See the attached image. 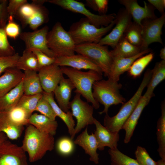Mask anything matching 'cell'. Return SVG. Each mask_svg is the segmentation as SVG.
<instances>
[{
	"label": "cell",
	"mask_w": 165,
	"mask_h": 165,
	"mask_svg": "<svg viewBox=\"0 0 165 165\" xmlns=\"http://www.w3.org/2000/svg\"><path fill=\"white\" fill-rule=\"evenodd\" d=\"M54 147L53 136L42 132L31 124L27 126L21 147L28 153L30 162L42 159L47 152L53 150Z\"/></svg>",
	"instance_id": "6da1fadb"
},
{
	"label": "cell",
	"mask_w": 165,
	"mask_h": 165,
	"mask_svg": "<svg viewBox=\"0 0 165 165\" xmlns=\"http://www.w3.org/2000/svg\"><path fill=\"white\" fill-rule=\"evenodd\" d=\"M60 67L63 74L68 76L74 85L75 92L80 94L87 102L91 103L94 108L98 109L100 105L93 97L92 86L95 82L102 79L103 74L92 70L83 72L67 67Z\"/></svg>",
	"instance_id": "7a4b0ae2"
},
{
	"label": "cell",
	"mask_w": 165,
	"mask_h": 165,
	"mask_svg": "<svg viewBox=\"0 0 165 165\" xmlns=\"http://www.w3.org/2000/svg\"><path fill=\"white\" fill-rule=\"evenodd\" d=\"M151 70L148 69L145 72L142 80L137 91L127 102L122 104L118 113L110 117L105 114L103 126L110 131L119 133L137 105L144 89L147 86L151 78Z\"/></svg>",
	"instance_id": "3957f363"
},
{
	"label": "cell",
	"mask_w": 165,
	"mask_h": 165,
	"mask_svg": "<svg viewBox=\"0 0 165 165\" xmlns=\"http://www.w3.org/2000/svg\"><path fill=\"white\" fill-rule=\"evenodd\" d=\"M122 85L111 79H101L95 82L92 86V95L94 99L104 106L99 114H108L109 107L112 105L123 104L125 98L120 94Z\"/></svg>",
	"instance_id": "277c9868"
},
{
	"label": "cell",
	"mask_w": 165,
	"mask_h": 165,
	"mask_svg": "<svg viewBox=\"0 0 165 165\" xmlns=\"http://www.w3.org/2000/svg\"><path fill=\"white\" fill-rule=\"evenodd\" d=\"M115 23V19L107 26L97 28L91 24L87 18H82L73 23L68 32L76 45L87 43H98L103 37L112 29Z\"/></svg>",
	"instance_id": "5b68a950"
},
{
	"label": "cell",
	"mask_w": 165,
	"mask_h": 165,
	"mask_svg": "<svg viewBox=\"0 0 165 165\" xmlns=\"http://www.w3.org/2000/svg\"><path fill=\"white\" fill-rule=\"evenodd\" d=\"M47 39L48 46L56 58L75 54L76 45L68 31L64 29L61 23H56L49 31Z\"/></svg>",
	"instance_id": "8992f818"
},
{
	"label": "cell",
	"mask_w": 165,
	"mask_h": 165,
	"mask_svg": "<svg viewBox=\"0 0 165 165\" xmlns=\"http://www.w3.org/2000/svg\"><path fill=\"white\" fill-rule=\"evenodd\" d=\"M75 52L95 64L101 69L104 76L108 78L113 60L108 46L99 43L81 44L76 45Z\"/></svg>",
	"instance_id": "52a82bcc"
},
{
	"label": "cell",
	"mask_w": 165,
	"mask_h": 165,
	"mask_svg": "<svg viewBox=\"0 0 165 165\" xmlns=\"http://www.w3.org/2000/svg\"><path fill=\"white\" fill-rule=\"evenodd\" d=\"M48 2L64 9L83 15L91 24L97 28L107 26L116 17L115 13L103 15L94 14L86 9L83 3L76 0H50Z\"/></svg>",
	"instance_id": "ba28073f"
},
{
	"label": "cell",
	"mask_w": 165,
	"mask_h": 165,
	"mask_svg": "<svg viewBox=\"0 0 165 165\" xmlns=\"http://www.w3.org/2000/svg\"><path fill=\"white\" fill-rule=\"evenodd\" d=\"M81 96L79 94L75 93L70 104V108L73 116L75 118L77 121L74 130L75 136L85 127L94 124L95 118L93 116V107L82 100Z\"/></svg>",
	"instance_id": "9c48e42d"
},
{
	"label": "cell",
	"mask_w": 165,
	"mask_h": 165,
	"mask_svg": "<svg viewBox=\"0 0 165 165\" xmlns=\"http://www.w3.org/2000/svg\"><path fill=\"white\" fill-rule=\"evenodd\" d=\"M165 22V13L159 18L146 19L142 21V43L141 48L142 51L148 49L149 45L153 42L163 44L161 36Z\"/></svg>",
	"instance_id": "30bf717a"
},
{
	"label": "cell",
	"mask_w": 165,
	"mask_h": 165,
	"mask_svg": "<svg viewBox=\"0 0 165 165\" xmlns=\"http://www.w3.org/2000/svg\"><path fill=\"white\" fill-rule=\"evenodd\" d=\"M49 29L48 27L46 25L32 32L21 33L20 37L24 42L25 49L38 50L50 57L56 58L47 45V36Z\"/></svg>",
	"instance_id": "8fae6325"
},
{
	"label": "cell",
	"mask_w": 165,
	"mask_h": 165,
	"mask_svg": "<svg viewBox=\"0 0 165 165\" xmlns=\"http://www.w3.org/2000/svg\"><path fill=\"white\" fill-rule=\"evenodd\" d=\"M132 19L131 16L125 8L120 9L116 15L115 27L98 43L110 46L113 49L123 37L126 30L132 21Z\"/></svg>",
	"instance_id": "7c38bea8"
},
{
	"label": "cell",
	"mask_w": 165,
	"mask_h": 165,
	"mask_svg": "<svg viewBox=\"0 0 165 165\" xmlns=\"http://www.w3.org/2000/svg\"><path fill=\"white\" fill-rule=\"evenodd\" d=\"M0 165H28L26 152L7 140L0 145Z\"/></svg>",
	"instance_id": "4fadbf2b"
},
{
	"label": "cell",
	"mask_w": 165,
	"mask_h": 165,
	"mask_svg": "<svg viewBox=\"0 0 165 165\" xmlns=\"http://www.w3.org/2000/svg\"><path fill=\"white\" fill-rule=\"evenodd\" d=\"M118 2L125 6L134 21L140 25H141V22L144 19L157 18L155 13V9L145 1H144L143 7L138 4L136 0H119Z\"/></svg>",
	"instance_id": "5bb4252c"
},
{
	"label": "cell",
	"mask_w": 165,
	"mask_h": 165,
	"mask_svg": "<svg viewBox=\"0 0 165 165\" xmlns=\"http://www.w3.org/2000/svg\"><path fill=\"white\" fill-rule=\"evenodd\" d=\"M44 92L53 93L63 76L61 67L55 64L42 68L38 72Z\"/></svg>",
	"instance_id": "9a60e30c"
},
{
	"label": "cell",
	"mask_w": 165,
	"mask_h": 165,
	"mask_svg": "<svg viewBox=\"0 0 165 165\" xmlns=\"http://www.w3.org/2000/svg\"><path fill=\"white\" fill-rule=\"evenodd\" d=\"M54 64L60 67H67L79 70H92L103 74L102 70L97 65L80 54L56 57Z\"/></svg>",
	"instance_id": "2e32d148"
},
{
	"label": "cell",
	"mask_w": 165,
	"mask_h": 165,
	"mask_svg": "<svg viewBox=\"0 0 165 165\" xmlns=\"http://www.w3.org/2000/svg\"><path fill=\"white\" fill-rule=\"evenodd\" d=\"M154 96L145 93L141 97L135 108L122 128V129L125 131L124 139V143H127L130 141L143 109Z\"/></svg>",
	"instance_id": "e0dca14e"
},
{
	"label": "cell",
	"mask_w": 165,
	"mask_h": 165,
	"mask_svg": "<svg viewBox=\"0 0 165 165\" xmlns=\"http://www.w3.org/2000/svg\"><path fill=\"white\" fill-rule=\"evenodd\" d=\"M94 124L96 127L94 134L97 141L98 149L102 151L105 147H108L111 149L117 148L119 139V133L110 131L95 118L94 119Z\"/></svg>",
	"instance_id": "ac0fdd59"
},
{
	"label": "cell",
	"mask_w": 165,
	"mask_h": 165,
	"mask_svg": "<svg viewBox=\"0 0 165 165\" xmlns=\"http://www.w3.org/2000/svg\"><path fill=\"white\" fill-rule=\"evenodd\" d=\"M75 144L79 145L84 150L85 153L90 156V160L96 164L99 163V154L97 152L98 144L94 134H89L87 126L85 130L76 138Z\"/></svg>",
	"instance_id": "d6986e66"
},
{
	"label": "cell",
	"mask_w": 165,
	"mask_h": 165,
	"mask_svg": "<svg viewBox=\"0 0 165 165\" xmlns=\"http://www.w3.org/2000/svg\"><path fill=\"white\" fill-rule=\"evenodd\" d=\"M75 87L68 78L62 77L53 93L57 105L64 112H68L70 108V100L72 91Z\"/></svg>",
	"instance_id": "ffe728a7"
},
{
	"label": "cell",
	"mask_w": 165,
	"mask_h": 165,
	"mask_svg": "<svg viewBox=\"0 0 165 165\" xmlns=\"http://www.w3.org/2000/svg\"><path fill=\"white\" fill-rule=\"evenodd\" d=\"M151 52L152 50L148 48L133 57L113 59V62L108 78L118 82L120 75L125 72L129 71L135 61L145 54Z\"/></svg>",
	"instance_id": "44dd1931"
},
{
	"label": "cell",
	"mask_w": 165,
	"mask_h": 165,
	"mask_svg": "<svg viewBox=\"0 0 165 165\" xmlns=\"http://www.w3.org/2000/svg\"><path fill=\"white\" fill-rule=\"evenodd\" d=\"M24 76V73L16 67L7 69L0 76V97L18 85Z\"/></svg>",
	"instance_id": "7402d4cb"
},
{
	"label": "cell",
	"mask_w": 165,
	"mask_h": 165,
	"mask_svg": "<svg viewBox=\"0 0 165 165\" xmlns=\"http://www.w3.org/2000/svg\"><path fill=\"white\" fill-rule=\"evenodd\" d=\"M43 95L51 105L54 112L57 116L59 117L64 122L67 126L68 132L73 139L74 135L75 127V122L71 112L68 111L66 112L63 111L55 102L53 93H42Z\"/></svg>",
	"instance_id": "603a6c76"
},
{
	"label": "cell",
	"mask_w": 165,
	"mask_h": 165,
	"mask_svg": "<svg viewBox=\"0 0 165 165\" xmlns=\"http://www.w3.org/2000/svg\"><path fill=\"white\" fill-rule=\"evenodd\" d=\"M29 123L39 131L53 136L56 134L58 126L56 120H52L44 115L37 113L32 114L31 116Z\"/></svg>",
	"instance_id": "cb8c5ba5"
},
{
	"label": "cell",
	"mask_w": 165,
	"mask_h": 165,
	"mask_svg": "<svg viewBox=\"0 0 165 165\" xmlns=\"http://www.w3.org/2000/svg\"><path fill=\"white\" fill-rule=\"evenodd\" d=\"M22 80L24 94L33 95L42 93V89L38 72L33 71H24Z\"/></svg>",
	"instance_id": "d4e9b609"
},
{
	"label": "cell",
	"mask_w": 165,
	"mask_h": 165,
	"mask_svg": "<svg viewBox=\"0 0 165 165\" xmlns=\"http://www.w3.org/2000/svg\"><path fill=\"white\" fill-rule=\"evenodd\" d=\"M142 51L122 37L112 50L110 51L112 59L129 57L135 56Z\"/></svg>",
	"instance_id": "484cf974"
},
{
	"label": "cell",
	"mask_w": 165,
	"mask_h": 165,
	"mask_svg": "<svg viewBox=\"0 0 165 165\" xmlns=\"http://www.w3.org/2000/svg\"><path fill=\"white\" fill-rule=\"evenodd\" d=\"M23 94L22 80L16 87L0 97V112L8 111L16 107Z\"/></svg>",
	"instance_id": "4316f807"
},
{
	"label": "cell",
	"mask_w": 165,
	"mask_h": 165,
	"mask_svg": "<svg viewBox=\"0 0 165 165\" xmlns=\"http://www.w3.org/2000/svg\"><path fill=\"white\" fill-rule=\"evenodd\" d=\"M24 128V126L13 123L4 111L0 112V133H4L11 140H16L20 137Z\"/></svg>",
	"instance_id": "83f0119b"
},
{
	"label": "cell",
	"mask_w": 165,
	"mask_h": 165,
	"mask_svg": "<svg viewBox=\"0 0 165 165\" xmlns=\"http://www.w3.org/2000/svg\"><path fill=\"white\" fill-rule=\"evenodd\" d=\"M161 115L157 122L156 136L158 145L157 151L161 159L165 160V101L161 105Z\"/></svg>",
	"instance_id": "f1b7e54d"
},
{
	"label": "cell",
	"mask_w": 165,
	"mask_h": 165,
	"mask_svg": "<svg viewBox=\"0 0 165 165\" xmlns=\"http://www.w3.org/2000/svg\"><path fill=\"white\" fill-rule=\"evenodd\" d=\"M165 79V60H161L157 62L151 70L150 80L147 86L145 93L154 96L153 93L155 88Z\"/></svg>",
	"instance_id": "f546056e"
},
{
	"label": "cell",
	"mask_w": 165,
	"mask_h": 165,
	"mask_svg": "<svg viewBox=\"0 0 165 165\" xmlns=\"http://www.w3.org/2000/svg\"><path fill=\"white\" fill-rule=\"evenodd\" d=\"M20 70L33 71L38 72L39 69L37 59L30 49H25L22 55L20 56L16 66Z\"/></svg>",
	"instance_id": "4dcf8cb0"
},
{
	"label": "cell",
	"mask_w": 165,
	"mask_h": 165,
	"mask_svg": "<svg viewBox=\"0 0 165 165\" xmlns=\"http://www.w3.org/2000/svg\"><path fill=\"white\" fill-rule=\"evenodd\" d=\"M123 37L132 45L141 48L142 43L141 25L132 21Z\"/></svg>",
	"instance_id": "1f68e13d"
},
{
	"label": "cell",
	"mask_w": 165,
	"mask_h": 165,
	"mask_svg": "<svg viewBox=\"0 0 165 165\" xmlns=\"http://www.w3.org/2000/svg\"><path fill=\"white\" fill-rule=\"evenodd\" d=\"M4 112L9 119L16 125L24 126L29 124L30 116L22 108L16 106L9 110Z\"/></svg>",
	"instance_id": "d6a6232c"
},
{
	"label": "cell",
	"mask_w": 165,
	"mask_h": 165,
	"mask_svg": "<svg viewBox=\"0 0 165 165\" xmlns=\"http://www.w3.org/2000/svg\"><path fill=\"white\" fill-rule=\"evenodd\" d=\"M154 55V53L151 52L137 59L133 63L128 71L129 75L134 78L139 76L153 59Z\"/></svg>",
	"instance_id": "836d02e7"
},
{
	"label": "cell",
	"mask_w": 165,
	"mask_h": 165,
	"mask_svg": "<svg viewBox=\"0 0 165 165\" xmlns=\"http://www.w3.org/2000/svg\"><path fill=\"white\" fill-rule=\"evenodd\" d=\"M49 11L43 5L39 6L36 11L27 23L30 28L35 31L49 20Z\"/></svg>",
	"instance_id": "e575fe53"
},
{
	"label": "cell",
	"mask_w": 165,
	"mask_h": 165,
	"mask_svg": "<svg viewBox=\"0 0 165 165\" xmlns=\"http://www.w3.org/2000/svg\"><path fill=\"white\" fill-rule=\"evenodd\" d=\"M42 96V93L33 95L23 94L16 106L24 108L30 116L35 111L38 102Z\"/></svg>",
	"instance_id": "d590c367"
},
{
	"label": "cell",
	"mask_w": 165,
	"mask_h": 165,
	"mask_svg": "<svg viewBox=\"0 0 165 165\" xmlns=\"http://www.w3.org/2000/svg\"><path fill=\"white\" fill-rule=\"evenodd\" d=\"M111 165H140L136 159L123 154L117 148L108 151Z\"/></svg>",
	"instance_id": "8d00e7d4"
},
{
	"label": "cell",
	"mask_w": 165,
	"mask_h": 165,
	"mask_svg": "<svg viewBox=\"0 0 165 165\" xmlns=\"http://www.w3.org/2000/svg\"><path fill=\"white\" fill-rule=\"evenodd\" d=\"M39 6L41 5L27 2L20 7L15 17L20 20L23 27L27 25L28 21L35 14Z\"/></svg>",
	"instance_id": "74e56055"
},
{
	"label": "cell",
	"mask_w": 165,
	"mask_h": 165,
	"mask_svg": "<svg viewBox=\"0 0 165 165\" xmlns=\"http://www.w3.org/2000/svg\"><path fill=\"white\" fill-rule=\"evenodd\" d=\"M7 22L0 23V57L12 56L15 53L14 48L10 44L5 31Z\"/></svg>",
	"instance_id": "f35d334b"
},
{
	"label": "cell",
	"mask_w": 165,
	"mask_h": 165,
	"mask_svg": "<svg viewBox=\"0 0 165 165\" xmlns=\"http://www.w3.org/2000/svg\"><path fill=\"white\" fill-rule=\"evenodd\" d=\"M56 148L58 153L63 156H67L72 154L75 149V143L71 138L63 137L57 141Z\"/></svg>",
	"instance_id": "ab89813d"
},
{
	"label": "cell",
	"mask_w": 165,
	"mask_h": 165,
	"mask_svg": "<svg viewBox=\"0 0 165 165\" xmlns=\"http://www.w3.org/2000/svg\"><path fill=\"white\" fill-rule=\"evenodd\" d=\"M35 111L40 112L52 120H56L57 117L51 105L43 95L39 101Z\"/></svg>",
	"instance_id": "60d3db41"
},
{
	"label": "cell",
	"mask_w": 165,
	"mask_h": 165,
	"mask_svg": "<svg viewBox=\"0 0 165 165\" xmlns=\"http://www.w3.org/2000/svg\"><path fill=\"white\" fill-rule=\"evenodd\" d=\"M136 160L140 165H157V162L150 156L144 147L138 146L135 152Z\"/></svg>",
	"instance_id": "b9f144b4"
},
{
	"label": "cell",
	"mask_w": 165,
	"mask_h": 165,
	"mask_svg": "<svg viewBox=\"0 0 165 165\" xmlns=\"http://www.w3.org/2000/svg\"><path fill=\"white\" fill-rule=\"evenodd\" d=\"M86 5L94 10L98 12L100 15L106 14L108 1V0H86Z\"/></svg>",
	"instance_id": "7bdbcfd3"
},
{
	"label": "cell",
	"mask_w": 165,
	"mask_h": 165,
	"mask_svg": "<svg viewBox=\"0 0 165 165\" xmlns=\"http://www.w3.org/2000/svg\"><path fill=\"white\" fill-rule=\"evenodd\" d=\"M20 56L17 53L11 56L0 57V75L9 68L16 67Z\"/></svg>",
	"instance_id": "ee69618b"
},
{
	"label": "cell",
	"mask_w": 165,
	"mask_h": 165,
	"mask_svg": "<svg viewBox=\"0 0 165 165\" xmlns=\"http://www.w3.org/2000/svg\"><path fill=\"white\" fill-rule=\"evenodd\" d=\"M37 59L39 69L54 64L55 58L49 57L41 51L35 49H31Z\"/></svg>",
	"instance_id": "f6af8a7d"
},
{
	"label": "cell",
	"mask_w": 165,
	"mask_h": 165,
	"mask_svg": "<svg viewBox=\"0 0 165 165\" xmlns=\"http://www.w3.org/2000/svg\"><path fill=\"white\" fill-rule=\"evenodd\" d=\"M13 18L12 16H9L5 29L7 36L15 39L20 33L19 26L14 21Z\"/></svg>",
	"instance_id": "bcb514c9"
},
{
	"label": "cell",
	"mask_w": 165,
	"mask_h": 165,
	"mask_svg": "<svg viewBox=\"0 0 165 165\" xmlns=\"http://www.w3.org/2000/svg\"><path fill=\"white\" fill-rule=\"evenodd\" d=\"M26 0H9L8 1L7 10L9 16L15 17L20 7L27 3Z\"/></svg>",
	"instance_id": "7dc6e473"
},
{
	"label": "cell",
	"mask_w": 165,
	"mask_h": 165,
	"mask_svg": "<svg viewBox=\"0 0 165 165\" xmlns=\"http://www.w3.org/2000/svg\"><path fill=\"white\" fill-rule=\"evenodd\" d=\"M8 1L7 0H1L0 2V23L7 22L9 15L7 10Z\"/></svg>",
	"instance_id": "c3c4849f"
},
{
	"label": "cell",
	"mask_w": 165,
	"mask_h": 165,
	"mask_svg": "<svg viewBox=\"0 0 165 165\" xmlns=\"http://www.w3.org/2000/svg\"><path fill=\"white\" fill-rule=\"evenodd\" d=\"M148 1L150 4L155 9H157L162 14L165 13V0H148Z\"/></svg>",
	"instance_id": "681fc988"
},
{
	"label": "cell",
	"mask_w": 165,
	"mask_h": 165,
	"mask_svg": "<svg viewBox=\"0 0 165 165\" xmlns=\"http://www.w3.org/2000/svg\"><path fill=\"white\" fill-rule=\"evenodd\" d=\"M32 1V3L38 5H43L44 3L48 2L47 0H33Z\"/></svg>",
	"instance_id": "f907efd6"
},
{
	"label": "cell",
	"mask_w": 165,
	"mask_h": 165,
	"mask_svg": "<svg viewBox=\"0 0 165 165\" xmlns=\"http://www.w3.org/2000/svg\"><path fill=\"white\" fill-rule=\"evenodd\" d=\"M8 138L3 133H0V145L6 140H7Z\"/></svg>",
	"instance_id": "816d5d0a"
},
{
	"label": "cell",
	"mask_w": 165,
	"mask_h": 165,
	"mask_svg": "<svg viewBox=\"0 0 165 165\" xmlns=\"http://www.w3.org/2000/svg\"><path fill=\"white\" fill-rule=\"evenodd\" d=\"M160 56L162 60H165V47L162 48L160 50Z\"/></svg>",
	"instance_id": "f5cc1de1"
},
{
	"label": "cell",
	"mask_w": 165,
	"mask_h": 165,
	"mask_svg": "<svg viewBox=\"0 0 165 165\" xmlns=\"http://www.w3.org/2000/svg\"><path fill=\"white\" fill-rule=\"evenodd\" d=\"M157 165H165V160L160 159L157 161Z\"/></svg>",
	"instance_id": "db71d44e"
}]
</instances>
